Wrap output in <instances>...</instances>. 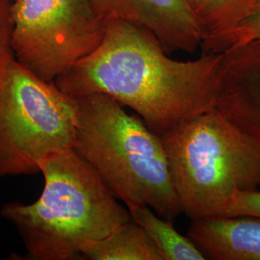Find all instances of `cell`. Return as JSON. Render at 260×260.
<instances>
[{
    "label": "cell",
    "instance_id": "6da1fadb",
    "mask_svg": "<svg viewBox=\"0 0 260 260\" xmlns=\"http://www.w3.org/2000/svg\"><path fill=\"white\" fill-rule=\"evenodd\" d=\"M221 61L222 53L174 60L148 29L109 19L99 47L54 83L71 97L109 95L160 136L216 108Z\"/></svg>",
    "mask_w": 260,
    "mask_h": 260
},
{
    "label": "cell",
    "instance_id": "7a4b0ae2",
    "mask_svg": "<svg viewBox=\"0 0 260 260\" xmlns=\"http://www.w3.org/2000/svg\"><path fill=\"white\" fill-rule=\"evenodd\" d=\"M44 187L31 204L5 203L2 218L18 231L29 257L83 259L82 250L132 220L129 210L99 173L74 149L48 159Z\"/></svg>",
    "mask_w": 260,
    "mask_h": 260
},
{
    "label": "cell",
    "instance_id": "3957f363",
    "mask_svg": "<svg viewBox=\"0 0 260 260\" xmlns=\"http://www.w3.org/2000/svg\"><path fill=\"white\" fill-rule=\"evenodd\" d=\"M74 98V97H73ZM78 134L74 150L126 205H144L174 221L182 213L160 136L140 116L102 93L75 98Z\"/></svg>",
    "mask_w": 260,
    "mask_h": 260
},
{
    "label": "cell",
    "instance_id": "277c9868",
    "mask_svg": "<svg viewBox=\"0 0 260 260\" xmlns=\"http://www.w3.org/2000/svg\"><path fill=\"white\" fill-rule=\"evenodd\" d=\"M182 213L223 215L237 191L259 190L260 148L216 108L160 135Z\"/></svg>",
    "mask_w": 260,
    "mask_h": 260
},
{
    "label": "cell",
    "instance_id": "5b68a950",
    "mask_svg": "<svg viewBox=\"0 0 260 260\" xmlns=\"http://www.w3.org/2000/svg\"><path fill=\"white\" fill-rule=\"evenodd\" d=\"M76 99L12 58L0 80V178L32 175L74 149Z\"/></svg>",
    "mask_w": 260,
    "mask_h": 260
},
{
    "label": "cell",
    "instance_id": "8992f818",
    "mask_svg": "<svg viewBox=\"0 0 260 260\" xmlns=\"http://www.w3.org/2000/svg\"><path fill=\"white\" fill-rule=\"evenodd\" d=\"M11 13L15 59L48 83L93 52L105 32L90 0H15Z\"/></svg>",
    "mask_w": 260,
    "mask_h": 260
},
{
    "label": "cell",
    "instance_id": "52a82bcc",
    "mask_svg": "<svg viewBox=\"0 0 260 260\" xmlns=\"http://www.w3.org/2000/svg\"><path fill=\"white\" fill-rule=\"evenodd\" d=\"M104 20L120 19L148 29L166 52L192 53L203 34L187 0H90Z\"/></svg>",
    "mask_w": 260,
    "mask_h": 260
},
{
    "label": "cell",
    "instance_id": "ba28073f",
    "mask_svg": "<svg viewBox=\"0 0 260 260\" xmlns=\"http://www.w3.org/2000/svg\"><path fill=\"white\" fill-rule=\"evenodd\" d=\"M216 109L260 148V42L222 52Z\"/></svg>",
    "mask_w": 260,
    "mask_h": 260
},
{
    "label": "cell",
    "instance_id": "9c48e42d",
    "mask_svg": "<svg viewBox=\"0 0 260 260\" xmlns=\"http://www.w3.org/2000/svg\"><path fill=\"white\" fill-rule=\"evenodd\" d=\"M186 237L208 259L260 260L259 217L216 215L191 219Z\"/></svg>",
    "mask_w": 260,
    "mask_h": 260
},
{
    "label": "cell",
    "instance_id": "30bf717a",
    "mask_svg": "<svg viewBox=\"0 0 260 260\" xmlns=\"http://www.w3.org/2000/svg\"><path fill=\"white\" fill-rule=\"evenodd\" d=\"M259 0H187L203 34V54L213 53L219 43L240 25Z\"/></svg>",
    "mask_w": 260,
    "mask_h": 260
},
{
    "label": "cell",
    "instance_id": "8fae6325",
    "mask_svg": "<svg viewBox=\"0 0 260 260\" xmlns=\"http://www.w3.org/2000/svg\"><path fill=\"white\" fill-rule=\"evenodd\" d=\"M82 255L90 260H164L146 231L133 220L107 237L89 243Z\"/></svg>",
    "mask_w": 260,
    "mask_h": 260
},
{
    "label": "cell",
    "instance_id": "7c38bea8",
    "mask_svg": "<svg viewBox=\"0 0 260 260\" xmlns=\"http://www.w3.org/2000/svg\"><path fill=\"white\" fill-rule=\"evenodd\" d=\"M132 220L143 228L158 246L164 260H204V254L187 237L176 230L173 222L144 205H126Z\"/></svg>",
    "mask_w": 260,
    "mask_h": 260
},
{
    "label": "cell",
    "instance_id": "4fadbf2b",
    "mask_svg": "<svg viewBox=\"0 0 260 260\" xmlns=\"http://www.w3.org/2000/svg\"><path fill=\"white\" fill-rule=\"evenodd\" d=\"M251 42H260V0L251 14L219 43L215 52H223L235 46Z\"/></svg>",
    "mask_w": 260,
    "mask_h": 260
},
{
    "label": "cell",
    "instance_id": "5bb4252c",
    "mask_svg": "<svg viewBox=\"0 0 260 260\" xmlns=\"http://www.w3.org/2000/svg\"><path fill=\"white\" fill-rule=\"evenodd\" d=\"M11 7L10 0H0V80L10 59L14 57L11 45Z\"/></svg>",
    "mask_w": 260,
    "mask_h": 260
},
{
    "label": "cell",
    "instance_id": "9a60e30c",
    "mask_svg": "<svg viewBox=\"0 0 260 260\" xmlns=\"http://www.w3.org/2000/svg\"><path fill=\"white\" fill-rule=\"evenodd\" d=\"M223 215H253L260 218V191H236Z\"/></svg>",
    "mask_w": 260,
    "mask_h": 260
}]
</instances>
